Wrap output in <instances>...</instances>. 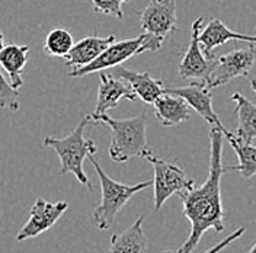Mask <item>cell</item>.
<instances>
[{
	"label": "cell",
	"instance_id": "obj_1",
	"mask_svg": "<svg viewBox=\"0 0 256 253\" xmlns=\"http://www.w3.org/2000/svg\"><path fill=\"white\" fill-rule=\"evenodd\" d=\"M210 170L200 188L178 194L184 206V216L191 222V233L178 249L179 253H191L208 230L222 233L224 230V211L222 204V176L228 172L222 163L224 132L211 126L210 132Z\"/></svg>",
	"mask_w": 256,
	"mask_h": 253
},
{
	"label": "cell",
	"instance_id": "obj_2",
	"mask_svg": "<svg viewBox=\"0 0 256 253\" xmlns=\"http://www.w3.org/2000/svg\"><path fill=\"white\" fill-rule=\"evenodd\" d=\"M94 124H104L111 130L110 158L116 163H124L132 158H146L147 146V116L146 112L128 120H114L104 114L94 120Z\"/></svg>",
	"mask_w": 256,
	"mask_h": 253
},
{
	"label": "cell",
	"instance_id": "obj_3",
	"mask_svg": "<svg viewBox=\"0 0 256 253\" xmlns=\"http://www.w3.org/2000/svg\"><path fill=\"white\" fill-rule=\"evenodd\" d=\"M90 122H92V118H90V115H88L80 121L78 126L67 137L56 138V137L47 136L44 138V146L54 148V152L60 158V163H62L60 174H73L80 184L88 186L89 190H92L94 186H92L88 174H84L83 162H84V158L95 154L98 152L95 142L84 138V128Z\"/></svg>",
	"mask_w": 256,
	"mask_h": 253
},
{
	"label": "cell",
	"instance_id": "obj_4",
	"mask_svg": "<svg viewBox=\"0 0 256 253\" xmlns=\"http://www.w3.org/2000/svg\"><path fill=\"white\" fill-rule=\"evenodd\" d=\"M88 158L95 168L98 178L100 180V192H102L100 202L94 210L92 220L99 230H110L115 222L116 214L127 206V202L132 198V195L138 194L140 190H146L148 186H153V180H143V182L131 184V185L116 182L104 172V169L96 162L94 154Z\"/></svg>",
	"mask_w": 256,
	"mask_h": 253
},
{
	"label": "cell",
	"instance_id": "obj_5",
	"mask_svg": "<svg viewBox=\"0 0 256 253\" xmlns=\"http://www.w3.org/2000/svg\"><path fill=\"white\" fill-rule=\"evenodd\" d=\"M162 42H163L162 40L156 38L154 35L147 34V32L140 34L136 38L115 41L92 63L86 64L79 68H73L70 72V76L72 78H83V76L92 74L96 72H104L108 68L118 67L124 62L130 60L131 57L138 56L144 51H160Z\"/></svg>",
	"mask_w": 256,
	"mask_h": 253
},
{
	"label": "cell",
	"instance_id": "obj_6",
	"mask_svg": "<svg viewBox=\"0 0 256 253\" xmlns=\"http://www.w3.org/2000/svg\"><path fill=\"white\" fill-rule=\"evenodd\" d=\"M144 158L148 160L154 169L153 188H154V210L156 211H159L172 195L186 192L196 186L195 180L185 174L180 168H178L175 163L156 158L152 152H148Z\"/></svg>",
	"mask_w": 256,
	"mask_h": 253
},
{
	"label": "cell",
	"instance_id": "obj_7",
	"mask_svg": "<svg viewBox=\"0 0 256 253\" xmlns=\"http://www.w3.org/2000/svg\"><path fill=\"white\" fill-rule=\"evenodd\" d=\"M256 63V46L250 44L248 48H233L227 54L216 58L212 72L207 80L210 89L223 86L236 78H244L250 73Z\"/></svg>",
	"mask_w": 256,
	"mask_h": 253
},
{
	"label": "cell",
	"instance_id": "obj_8",
	"mask_svg": "<svg viewBox=\"0 0 256 253\" xmlns=\"http://www.w3.org/2000/svg\"><path fill=\"white\" fill-rule=\"evenodd\" d=\"M204 18L200 16L191 25V41L185 51L184 58L179 63V76L182 79L207 83L212 72L216 57H207L200 46V32L202 28Z\"/></svg>",
	"mask_w": 256,
	"mask_h": 253
},
{
	"label": "cell",
	"instance_id": "obj_9",
	"mask_svg": "<svg viewBox=\"0 0 256 253\" xmlns=\"http://www.w3.org/2000/svg\"><path fill=\"white\" fill-rule=\"evenodd\" d=\"M138 16L143 32L154 35L162 41L178 30L175 0H148Z\"/></svg>",
	"mask_w": 256,
	"mask_h": 253
},
{
	"label": "cell",
	"instance_id": "obj_10",
	"mask_svg": "<svg viewBox=\"0 0 256 253\" xmlns=\"http://www.w3.org/2000/svg\"><path fill=\"white\" fill-rule=\"evenodd\" d=\"M67 208V201H47L44 198H38L32 206L28 222L18 232L16 240L24 242L46 233L62 218Z\"/></svg>",
	"mask_w": 256,
	"mask_h": 253
},
{
	"label": "cell",
	"instance_id": "obj_11",
	"mask_svg": "<svg viewBox=\"0 0 256 253\" xmlns=\"http://www.w3.org/2000/svg\"><path fill=\"white\" fill-rule=\"evenodd\" d=\"M210 90L211 89L208 88L207 83H200V82H192L191 84L182 86V88L164 89L166 94H172V95H176L179 96V98H182V99H185L186 104L204 121H207L210 126L220 128L226 134L228 130L222 124L218 115L212 110V95H211Z\"/></svg>",
	"mask_w": 256,
	"mask_h": 253
},
{
	"label": "cell",
	"instance_id": "obj_12",
	"mask_svg": "<svg viewBox=\"0 0 256 253\" xmlns=\"http://www.w3.org/2000/svg\"><path fill=\"white\" fill-rule=\"evenodd\" d=\"M99 80H100V83H99V89H98L95 110L90 114L92 122L98 116H100L112 108L118 106L121 99H128V100L136 102L138 98L136 95V92L130 88L127 82H124L116 76H112L111 73L100 72Z\"/></svg>",
	"mask_w": 256,
	"mask_h": 253
},
{
	"label": "cell",
	"instance_id": "obj_13",
	"mask_svg": "<svg viewBox=\"0 0 256 253\" xmlns=\"http://www.w3.org/2000/svg\"><path fill=\"white\" fill-rule=\"evenodd\" d=\"M112 74L127 82L130 88L136 92V95L138 96L144 104L153 105L160 96L164 94L162 80L152 78L150 73H147V72L138 73L136 70H130L122 66H118V67H114Z\"/></svg>",
	"mask_w": 256,
	"mask_h": 253
},
{
	"label": "cell",
	"instance_id": "obj_14",
	"mask_svg": "<svg viewBox=\"0 0 256 253\" xmlns=\"http://www.w3.org/2000/svg\"><path fill=\"white\" fill-rule=\"evenodd\" d=\"M232 40L256 44V34H240V32L232 31L220 19H211L207 24V26L200 32V46L207 57H214L212 50Z\"/></svg>",
	"mask_w": 256,
	"mask_h": 253
},
{
	"label": "cell",
	"instance_id": "obj_15",
	"mask_svg": "<svg viewBox=\"0 0 256 253\" xmlns=\"http://www.w3.org/2000/svg\"><path fill=\"white\" fill-rule=\"evenodd\" d=\"M115 42V36H98V35H89L82 38L79 42H76L70 52L64 57V62L67 66H73V68H79L86 64L92 63L98 58L106 48Z\"/></svg>",
	"mask_w": 256,
	"mask_h": 253
},
{
	"label": "cell",
	"instance_id": "obj_16",
	"mask_svg": "<svg viewBox=\"0 0 256 253\" xmlns=\"http://www.w3.org/2000/svg\"><path fill=\"white\" fill-rule=\"evenodd\" d=\"M146 216H140L122 233L111 238V244L105 253H147V238L143 224Z\"/></svg>",
	"mask_w": 256,
	"mask_h": 253
},
{
	"label": "cell",
	"instance_id": "obj_17",
	"mask_svg": "<svg viewBox=\"0 0 256 253\" xmlns=\"http://www.w3.org/2000/svg\"><path fill=\"white\" fill-rule=\"evenodd\" d=\"M154 115L164 126H175L184 121H186L191 115L190 105L185 99L172 94H163L159 99L153 104Z\"/></svg>",
	"mask_w": 256,
	"mask_h": 253
},
{
	"label": "cell",
	"instance_id": "obj_18",
	"mask_svg": "<svg viewBox=\"0 0 256 253\" xmlns=\"http://www.w3.org/2000/svg\"><path fill=\"white\" fill-rule=\"evenodd\" d=\"M30 58V48L26 46H4L0 51V66L8 73L10 84L18 89L24 84L22 72Z\"/></svg>",
	"mask_w": 256,
	"mask_h": 253
},
{
	"label": "cell",
	"instance_id": "obj_19",
	"mask_svg": "<svg viewBox=\"0 0 256 253\" xmlns=\"http://www.w3.org/2000/svg\"><path fill=\"white\" fill-rule=\"evenodd\" d=\"M234 102V114L238 115L236 137L244 142H252L256 138V105L244 95L236 92L232 96Z\"/></svg>",
	"mask_w": 256,
	"mask_h": 253
},
{
	"label": "cell",
	"instance_id": "obj_20",
	"mask_svg": "<svg viewBox=\"0 0 256 253\" xmlns=\"http://www.w3.org/2000/svg\"><path fill=\"white\" fill-rule=\"evenodd\" d=\"M224 137L228 140L232 144L233 150L236 152L238 158H239V164L236 166H230L227 168L228 172L230 170H239L240 174L243 176V179H250L252 176L256 174V146L252 142H242L240 138L236 137L234 132L227 131L224 134Z\"/></svg>",
	"mask_w": 256,
	"mask_h": 253
},
{
	"label": "cell",
	"instance_id": "obj_21",
	"mask_svg": "<svg viewBox=\"0 0 256 253\" xmlns=\"http://www.w3.org/2000/svg\"><path fill=\"white\" fill-rule=\"evenodd\" d=\"M74 46L73 35L64 28H54L48 32L44 42V52L50 57H66Z\"/></svg>",
	"mask_w": 256,
	"mask_h": 253
},
{
	"label": "cell",
	"instance_id": "obj_22",
	"mask_svg": "<svg viewBox=\"0 0 256 253\" xmlns=\"http://www.w3.org/2000/svg\"><path fill=\"white\" fill-rule=\"evenodd\" d=\"M19 94L12 84L8 83V80L3 78L0 72V108L6 106L10 111H19Z\"/></svg>",
	"mask_w": 256,
	"mask_h": 253
},
{
	"label": "cell",
	"instance_id": "obj_23",
	"mask_svg": "<svg viewBox=\"0 0 256 253\" xmlns=\"http://www.w3.org/2000/svg\"><path fill=\"white\" fill-rule=\"evenodd\" d=\"M130 0H92L94 10L100 15H112L121 19L122 14V4Z\"/></svg>",
	"mask_w": 256,
	"mask_h": 253
},
{
	"label": "cell",
	"instance_id": "obj_24",
	"mask_svg": "<svg viewBox=\"0 0 256 253\" xmlns=\"http://www.w3.org/2000/svg\"><path fill=\"white\" fill-rule=\"evenodd\" d=\"M244 232H246V228H244V227H239V228H238V230H234L232 234H228V236H227L226 238H223L220 243H217L216 246H212L211 249H208V250H206L204 253H218L220 250L226 249L228 244H232L234 240H238L239 238H242V236L244 234ZM163 253H172V252H170V250H164ZM176 253H179V252H176Z\"/></svg>",
	"mask_w": 256,
	"mask_h": 253
},
{
	"label": "cell",
	"instance_id": "obj_25",
	"mask_svg": "<svg viewBox=\"0 0 256 253\" xmlns=\"http://www.w3.org/2000/svg\"><path fill=\"white\" fill-rule=\"evenodd\" d=\"M3 47H4V36H3V34L0 32V51L3 50Z\"/></svg>",
	"mask_w": 256,
	"mask_h": 253
},
{
	"label": "cell",
	"instance_id": "obj_26",
	"mask_svg": "<svg viewBox=\"0 0 256 253\" xmlns=\"http://www.w3.org/2000/svg\"><path fill=\"white\" fill-rule=\"evenodd\" d=\"M250 88H252V89L256 92V79H254L252 82H250Z\"/></svg>",
	"mask_w": 256,
	"mask_h": 253
},
{
	"label": "cell",
	"instance_id": "obj_27",
	"mask_svg": "<svg viewBox=\"0 0 256 253\" xmlns=\"http://www.w3.org/2000/svg\"><path fill=\"white\" fill-rule=\"evenodd\" d=\"M246 253H256V243L255 244H254V246H252V248H250V249H249V250H248V252Z\"/></svg>",
	"mask_w": 256,
	"mask_h": 253
}]
</instances>
